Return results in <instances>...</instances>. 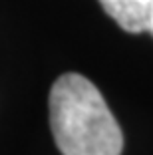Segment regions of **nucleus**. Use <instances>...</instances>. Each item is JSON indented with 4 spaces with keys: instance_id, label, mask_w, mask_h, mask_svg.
<instances>
[{
    "instance_id": "f257e3e1",
    "label": "nucleus",
    "mask_w": 153,
    "mask_h": 155,
    "mask_svg": "<svg viewBox=\"0 0 153 155\" xmlns=\"http://www.w3.org/2000/svg\"><path fill=\"white\" fill-rule=\"evenodd\" d=\"M50 127L62 155H121L123 133L88 78L64 74L50 90Z\"/></svg>"
},
{
    "instance_id": "f03ea898",
    "label": "nucleus",
    "mask_w": 153,
    "mask_h": 155,
    "mask_svg": "<svg viewBox=\"0 0 153 155\" xmlns=\"http://www.w3.org/2000/svg\"><path fill=\"white\" fill-rule=\"evenodd\" d=\"M99 4L125 32L153 36V0H99Z\"/></svg>"
}]
</instances>
